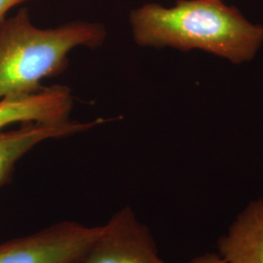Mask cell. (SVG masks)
Listing matches in <instances>:
<instances>
[{"instance_id": "3957f363", "label": "cell", "mask_w": 263, "mask_h": 263, "mask_svg": "<svg viewBox=\"0 0 263 263\" xmlns=\"http://www.w3.org/2000/svg\"><path fill=\"white\" fill-rule=\"evenodd\" d=\"M102 226L64 221L0 244V263H79Z\"/></svg>"}, {"instance_id": "7a4b0ae2", "label": "cell", "mask_w": 263, "mask_h": 263, "mask_svg": "<svg viewBox=\"0 0 263 263\" xmlns=\"http://www.w3.org/2000/svg\"><path fill=\"white\" fill-rule=\"evenodd\" d=\"M101 24L76 21L52 28L35 27L28 8L0 23V100L40 92L41 81L62 73L77 47L104 43Z\"/></svg>"}, {"instance_id": "277c9868", "label": "cell", "mask_w": 263, "mask_h": 263, "mask_svg": "<svg viewBox=\"0 0 263 263\" xmlns=\"http://www.w3.org/2000/svg\"><path fill=\"white\" fill-rule=\"evenodd\" d=\"M79 263H166L158 255L146 226L124 208L102 226Z\"/></svg>"}, {"instance_id": "5b68a950", "label": "cell", "mask_w": 263, "mask_h": 263, "mask_svg": "<svg viewBox=\"0 0 263 263\" xmlns=\"http://www.w3.org/2000/svg\"><path fill=\"white\" fill-rule=\"evenodd\" d=\"M104 119L90 122L66 120L64 122L23 123L18 129L0 130V188L9 183L16 164L42 141L65 138L87 131L104 123Z\"/></svg>"}, {"instance_id": "6da1fadb", "label": "cell", "mask_w": 263, "mask_h": 263, "mask_svg": "<svg viewBox=\"0 0 263 263\" xmlns=\"http://www.w3.org/2000/svg\"><path fill=\"white\" fill-rule=\"evenodd\" d=\"M135 42L143 47L200 50L234 65L251 62L263 46V26L222 0L145 3L130 13Z\"/></svg>"}, {"instance_id": "52a82bcc", "label": "cell", "mask_w": 263, "mask_h": 263, "mask_svg": "<svg viewBox=\"0 0 263 263\" xmlns=\"http://www.w3.org/2000/svg\"><path fill=\"white\" fill-rule=\"evenodd\" d=\"M217 246L226 263H263V199L245 208Z\"/></svg>"}, {"instance_id": "ba28073f", "label": "cell", "mask_w": 263, "mask_h": 263, "mask_svg": "<svg viewBox=\"0 0 263 263\" xmlns=\"http://www.w3.org/2000/svg\"><path fill=\"white\" fill-rule=\"evenodd\" d=\"M29 0H0V23L6 18L10 10Z\"/></svg>"}, {"instance_id": "9c48e42d", "label": "cell", "mask_w": 263, "mask_h": 263, "mask_svg": "<svg viewBox=\"0 0 263 263\" xmlns=\"http://www.w3.org/2000/svg\"><path fill=\"white\" fill-rule=\"evenodd\" d=\"M189 263H226L218 254H206L193 258Z\"/></svg>"}, {"instance_id": "8992f818", "label": "cell", "mask_w": 263, "mask_h": 263, "mask_svg": "<svg viewBox=\"0 0 263 263\" xmlns=\"http://www.w3.org/2000/svg\"><path fill=\"white\" fill-rule=\"evenodd\" d=\"M73 99L66 86L44 87L29 96L0 100V130L15 123H58L68 120Z\"/></svg>"}]
</instances>
